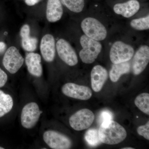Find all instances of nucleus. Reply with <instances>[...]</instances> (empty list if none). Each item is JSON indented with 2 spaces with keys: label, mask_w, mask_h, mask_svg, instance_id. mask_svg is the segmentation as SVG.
Instances as JSON below:
<instances>
[{
  "label": "nucleus",
  "mask_w": 149,
  "mask_h": 149,
  "mask_svg": "<svg viewBox=\"0 0 149 149\" xmlns=\"http://www.w3.org/2000/svg\"><path fill=\"white\" fill-rule=\"evenodd\" d=\"M98 132L101 142L107 145L120 143L127 137V132L124 127L113 120L101 124Z\"/></svg>",
  "instance_id": "f257e3e1"
},
{
  "label": "nucleus",
  "mask_w": 149,
  "mask_h": 149,
  "mask_svg": "<svg viewBox=\"0 0 149 149\" xmlns=\"http://www.w3.org/2000/svg\"><path fill=\"white\" fill-rule=\"evenodd\" d=\"M80 42L83 48L79 53L80 58L86 64L93 63L101 52L102 44L85 35L80 37Z\"/></svg>",
  "instance_id": "f03ea898"
},
{
  "label": "nucleus",
  "mask_w": 149,
  "mask_h": 149,
  "mask_svg": "<svg viewBox=\"0 0 149 149\" xmlns=\"http://www.w3.org/2000/svg\"><path fill=\"white\" fill-rule=\"evenodd\" d=\"M81 27L85 35L96 41H102L106 38L107 35L105 27L94 17L84 19L81 22Z\"/></svg>",
  "instance_id": "7ed1b4c3"
},
{
  "label": "nucleus",
  "mask_w": 149,
  "mask_h": 149,
  "mask_svg": "<svg viewBox=\"0 0 149 149\" xmlns=\"http://www.w3.org/2000/svg\"><path fill=\"white\" fill-rule=\"evenodd\" d=\"M134 49L132 46L118 41L115 42L110 51V59L113 64L129 61L133 57Z\"/></svg>",
  "instance_id": "20e7f679"
},
{
  "label": "nucleus",
  "mask_w": 149,
  "mask_h": 149,
  "mask_svg": "<svg viewBox=\"0 0 149 149\" xmlns=\"http://www.w3.org/2000/svg\"><path fill=\"white\" fill-rule=\"evenodd\" d=\"M24 58L15 47L11 46L6 51L3 59V64L11 74L18 72L24 62Z\"/></svg>",
  "instance_id": "39448f33"
},
{
  "label": "nucleus",
  "mask_w": 149,
  "mask_h": 149,
  "mask_svg": "<svg viewBox=\"0 0 149 149\" xmlns=\"http://www.w3.org/2000/svg\"><path fill=\"white\" fill-rule=\"evenodd\" d=\"M95 119V115L90 110L83 109L72 115L69 120L71 128L80 131L90 128Z\"/></svg>",
  "instance_id": "423d86ee"
},
{
  "label": "nucleus",
  "mask_w": 149,
  "mask_h": 149,
  "mask_svg": "<svg viewBox=\"0 0 149 149\" xmlns=\"http://www.w3.org/2000/svg\"><path fill=\"white\" fill-rule=\"evenodd\" d=\"M38 104L31 102L26 104L22 109L21 114V123L23 128L31 129L37 124L41 113Z\"/></svg>",
  "instance_id": "0eeeda50"
},
{
  "label": "nucleus",
  "mask_w": 149,
  "mask_h": 149,
  "mask_svg": "<svg viewBox=\"0 0 149 149\" xmlns=\"http://www.w3.org/2000/svg\"><path fill=\"white\" fill-rule=\"evenodd\" d=\"M43 139L47 145L53 149H68L72 143L67 136L55 130H47L44 133Z\"/></svg>",
  "instance_id": "6e6552de"
},
{
  "label": "nucleus",
  "mask_w": 149,
  "mask_h": 149,
  "mask_svg": "<svg viewBox=\"0 0 149 149\" xmlns=\"http://www.w3.org/2000/svg\"><path fill=\"white\" fill-rule=\"evenodd\" d=\"M56 49L60 58L68 65L73 66L78 63L77 54L70 44L65 39H59L56 43Z\"/></svg>",
  "instance_id": "1a4fd4ad"
},
{
  "label": "nucleus",
  "mask_w": 149,
  "mask_h": 149,
  "mask_svg": "<svg viewBox=\"0 0 149 149\" xmlns=\"http://www.w3.org/2000/svg\"><path fill=\"white\" fill-rule=\"evenodd\" d=\"M61 91L65 95L81 100H87L92 96V91L89 87L69 83L64 84Z\"/></svg>",
  "instance_id": "9d476101"
},
{
  "label": "nucleus",
  "mask_w": 149,
  "mask_h": 149,
  "mask_svg": "<svg viewBox=\"0 0 149 149\" xmlns=\"http://www.w3.org/2000/svg\"><path fill=\"white\" fill-rule=\"evenodd\" d=\"M149 62V47L141 46L134 55L133 61V72L135 75L141 74L145 70Z\"/></svg>",
  "instance_id": "9b49d317"
},
{
  "label": "nucleus",
  "mask_w": 149,
  "mask_h": 149,
  "mask_svg": "<svg viewBox=\"0 0 149 149\" xmlns=\"http://www.w3.org/2000/svg\"><path fill=\"white\" fill-rule=\"evenodd\" d=\"M56 45L54 37L51 34H46L42 38L40 45V52L46 61L52 62L54 59Z\"/></svg>",
  "instance_id": "f8f14e48"
},
{
  "label": "nucleus",
  "mask_w": 149,
  "mask_h": 149,
  "mask_svg": "<svg viewBox=\"0 0 149 149\" xmlns=\"http://www.w3.org/2000/svg\"><path fill=\"white\" fill-rule=\"evenodd\" d=\"M107 71L100 65L94 66L91 72V86L93 91L99 92L106 82L108 78Z\"/></svg>",
  "instance_id": "ddd939ff"
},
{
  "label": "nucleus",
  "mask_w": 149,
  "mask_h": 149,
  "mask_svg": "<svg viewBox=\"0 0 149 149\" xmlns=\"http://www.w3.org/2000/svg\"><path fill=\"white\" fill-rule=\"evenodd\" d=\"M140 8V4L137 0H129L128 1L118 3L113 6L116 13L125 18H129L136 14Z\"/></svg>",
  "instance_id": "4468645a"
},
{
  "label": "nucleus",
  "mask_w": 149,
  "mask_h": 149,
  "mask_svg": "<svg viewBox=\"0 0 149 149\" xmlns=\"http://www.w3.org/2000/svg\"><path fill=\"white\" fill-rule=\"evenodd\" d=\"M63 10L61 0H47L46 6V17L49 22H56L61 19Z\"/></svg>",
  "instance_id": "2eb2a0df"
},
{
  "label": "nucleus",
  "mask_w": 149,
  "mask_h": 149,
  "mask_svg": "<svg viewBox=\"0 0 149 149\" xmlns=\"http://www.w3.org/2000/svg\"><path fill=\"white\" fill-rule=\"evenodd\" d=\"M41 56L39 54L31 52L26 55L25 64L27 70L30 74L36 77H40L43 73V68L41 64Z\"/></svg>",
  "instance_id": "dca6fc26"
},
{
  "label": "nucleus",
  "mask_w": 149,
  "mask_h": 149,
  "mask_svg": "<svg viewBox=\"0 0 149 149\" xmlns=\"http://www.w3.org/2000/svg\"><path fill=\"white\" fill-rule=\"evenodd\" d=\"M30 27L28 24H24L22 27L20 31L21 45L24 50L33 52L37 49L38 40L36 37H30Z\"/></svg>",
  "instance_id": "f3484780"
},
{
  "label": "nucleus",
  "mask_w": 149,
  "mask_h": 149,
  "mask_svg": "<svg viewBox=\"0 0 149 149\" xmlns=\"http://www.w3.org/2000/svg\"><path fill=\"white\" fill-rule=\"evenodd\" d=\"M130 65L128 62L113 64L109 72L110 80L113 82H116L123 74L130 72Z\"/></svg>",
  "instance_id": "a211bd4d"
},
{
  "label": "nucleus",
  "mask_w": 149,
  "mask_h": 149,
  "mask_svg": "<svg viewBox=\"0 0 149 149\" xmlns=\"http://www.w3.org/2000/svg\"><path fill=\"white\" fill-rule=\"evenodd\" d=\"M13 104L11 96L0 90V118L11 111L13 107Z\"/></svg>",
  "instance_id": "6ab92c4d"
},
{
  "label": "nucleus",
  "mask_w": 149,
  "mask_h": 149,
  "mask_svg": "<svg viewBox=\"0 0 149 149\" xmlns=\"http://www.w3.org/2000/svg\"><path fill=\"white\" fill-rule=\"evenodd\" d=\"M135 105L141 111L149 114V94L143 93L136 97L134 101Z\"/></svg>",
  "instance_id": "aec40b11"
},
{
  "label": "nucleus",
  "mask_w": 149,
  "mask_h": 149,
  "mask_svg": "<svg viewBox=\"0 0 149 149\" xmlns=\"http://www.w3.org/2000/svg\"><path fill=\"white\" fill-rule=\"evenodd\" d=\"M69 10L75 13L83 10L85 6V0H61Z\"/></svg>",
  "instance_id": "412c9836"
},
{
  "label": "nucleus",
  "mask_w": 149,
  "mask_h": 149,
  "mask_svg": "<svg viewBox=\"0 0 149 149\" xmlns=\"http://www.w3.org/2000/svg\"><path fill=\"white\" fill-rule=\"evenodd\" d=\"M85 139L86 142L92 146H95L101 142L99 138L98 130L96 129H90L85 133Z\"/></svg>",
  "instance_id": "4be33fe9"
},
{
  "label": "nucleus",
  "mask_w": 149,
  "mask_h": 149,
  "mask_svg": "<svg viewBox=\"0 0 149 149\" xmlns=\"http://www.w3.org/2000/svg\"><path fill=\"white\" fill-rule=\"evenodd\" d=\"M130 25L137 30H148L149 29V15L142 18L135 19L130 22Z\"/></svg>",
  "instance_id": "5701e85b"
},
{
  "label": "nucleus",
  "mask_w": 149,
  "mask_h": 149,
  "mask_svg": "<svg viewBox=\"0 0 149 149\" xmlns=\"http://www.w3.org/2000/svg\"><path fill=\"white\" fill-rule=\"evenodd\" d=\"M113 119V115L112 113L108 110H104L101 112L99 116L98 121L100 124L102 123L107 122Z\"/></svg>",
  "instance_id": "b1692460"
},
{
  "label": "nucleus",
  "mask_w": 149,
  "mask_h": 149,
  "mask_svg": "<svg viewBox=\"0 0 149 149\" xmlns=\"http://www.w3.org/2000/svg\"><path fill=\"white\" fill-rule=\"evenodd\" d=\"M137 132L140 136H143L145 139L149 140V121L145 125H141L137 128Z\"/></svg>",
  "instance_id": "393cba45"
},
{
  "label": "nucleus",
  "mask_w": 149,
  "mask_h": 149,
  "mask_svg": "<svg viewBox=\"0 0 149 149\" xmlns=\"http://www.w3.org/2000/svg\"><path fill=\"white\" fill-rule=\"evenodd\" d=\"M7 74L1 68H0V88L3 87L8 80Z\"/></svg>",
  "instance_id": "a878e982"
},
{
  "label": "nucleus",
  "mask_w": 149,
  "mask_h": 149,
  "mask_svg": "<svg viewBox=\"0 0 149 149\" xmlns=\"http://www.w3.org/2000/svg\"><path fill=\"white\" fill-rule=\"evenodd\" d=\"M42 1V0H25L24 2L27 6H33L39 3Z\"/></svg>",
  "instance_id": "bb28decb"
},
{
  "label": "nucleus",
  "mask_w": 149,
  "mask_h": 149,
  "mask_svg": "<svg viewBox=\"0 0 149 149\" xmlns=\"http://www.w3.org/2000/svg\"><path fill=\"white\" fill-rule=\"evenodd\" d=\"M6 48V45L3 42H0V54L3 53Z\"/></svg>",
  "instance_id": "cd10ccee"
},
{
  "label": "nucleus",
  "mask_w": 149,
  "mask_h": 149,
  "mask_svg": "<svg viewBox=\"0 0 149 149\" xmlns=\"http://www.w3.org/2000/svg\"><path fill=\"white\" fill-rule=\"evenodd\" d=\"M122 149H134V148H131V147H127V148H121Z\"/></svg>",
  "instance_id": "c85d7f7f"
},
{
  "label": "nucleus",
  "mask_w": 149,
  "mask_h": 149,
  "mask_svg": "<svg viewBox=\"0 0 149 149\" xmlns=\"http://www.w3.org/2000/svg\"><path fill=\"white\" fill-rule=\"evenodd\" d=\"M4 149V148H3V147L0 146V149Z\"/></svg>",
  "instance_id": "c756f323"
},
{
  "label": "nucleus",
  "mask_w": 149,
  "mask_h": 149,
  "mask_svg": "<svg viewBox=\"0 0 149 149\" xmlns=\"http://www.w3.org/2000/svg\"><path fill=\"white\" fill-rule=\"evenodd\" d=\"M24 1H25V0H24Z\"/></svg>",
  "instance_id": "7c9ffc66"
}]
</instances>
